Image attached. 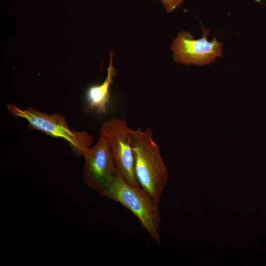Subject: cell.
I'll list each match as a JSON object with an SVG mask.
<instances>
[{
    "instance_id": "cell-1",
    "label": "cell",
    "mask_w": 266,
    "mask_h": 266,
    "mask_svg": "<svg viewBox=\"0 0 266 266\" xmlns=\"http://www.w3.org/2000/svg\"><path fill=\"white\" fill-rule=\"evenodd\" d=\"M130 142L134 156V170L138 185L158 201L162 197L168 174L154 140L153 130L129 129Z\"/></svg>"
},
{
    "instance_id": "cell-2",
    "label": "cell",
    "mask_w": 266,
    "mask_h": 266,
    "mask_svg": "<svg viewBox=\"0 0 266 266\" xmlns=\"http://www.w3.org/2000/svg\"><path fill=\"white\" fill-rule=\"evenodd\" d=\"M99 195L119 202L130 210L151 237L158 244L161 243L159 230L161 219L159 201L140 187L129 184L118 173Z\"/></svg>"
},
{
    "instance_id": "cell-3",
    "label": "cell",
    "mask_w": 266,
    "mask_h": 266,
    "mask_svg": "<svg viewBox=\"0 0 266 266\" xmlns=\"http://www.w3.org/2000/svg\"><path fill=\"white\" fill-rule=\"evenodd\" d=\"M7 108L9 113L15 117L26 119L29 128L39 131L53 137L66 140L72 152L78 156H83L92 144L94 137L86 131L70 129L62 114H49L32 106L22 109L11 103L7 105Z\"/></svg>"
},
{
    "instance_id": "cell-4",
    "label": "cell",
    "mask_w": 266,
    "mask_h": 266,
    "mask_svg": "<svg viewBox=\"0 0 266 266\" xmlns=\"http://www.w3.org/2000/svg\"><path fill=\"white\" fill-rule=\"evenodd\" d=\"M201 29L203 35L198 39H195L187 31H182L177 34L170 47L175 62L202 66L209 65L217 57H223L224 43L218 42L216 37L208 41L206 36L210 30L204 29L202 25Z\"/></svg>"
},
{
    "instance_id": "cell-5",
    "label": "cell",
    "mask_w": 266,
    "mask_h": 266,
    "mask_svg": "<svg viewBox=\"0 0 266 266\" xmlns=\"http://www.w3.org/2000/svg\"><path fill=\"white\" fill-rule=\"evenodd\" d=\"M82 178L84 183L99 194L117 174L114 156L107 139L100 134L97 143L84 153Z\"/></svg>"
},
{
    "instance_id": "cell-6",
    "label": "cell",
    "mask_w": 266,
    "mask_h": 266,
    "mask_svg": "<svg viewBox=\"0 0 266 266\" xmlns=\"http://www.w3.org/2000/svg\"><path fill=\"white\" fill-rule=\"evenodd\" d=\"M129 129L125 121L115 117L102 124L100 134L109 142L118 174L131 185L140 187L134 174V156L130 142Z\"/></svg>"
},
{
    "instance_id": "cell-7",
    "label": "cell",
    "mask_w": 266,
    "mask_h": 266,
    "mask_svg": "<svg viewBox=\"0 0 266 266\" xmlns=\"http://www.w3.org/2000/svg\"><path fill=\"white\" fill-rule=\"evenodd\" d=\"M113 53L110 52V63L105 80L101 84L90 86L86 92L88 108L100 114L107 112V106L110 99L109 87L113 82V77L116 75V70L113 66Z\"/></svg>"
},
{
    "instance_id": "cell-8",
    "label": "cell",
    "mask_w": 266,
    "mask_h": 266,
    "mask_svg": "<svg viewBox=\"0 0 266 266\" xmlns=\"http://www.w3.org/2000/svg\"><path fill=\"white\" fill-rule=\"evenodd\" d=\"M184 0H161L166 11L171 12L178 6H180Z\"/></svg>"
}]
</instances>
